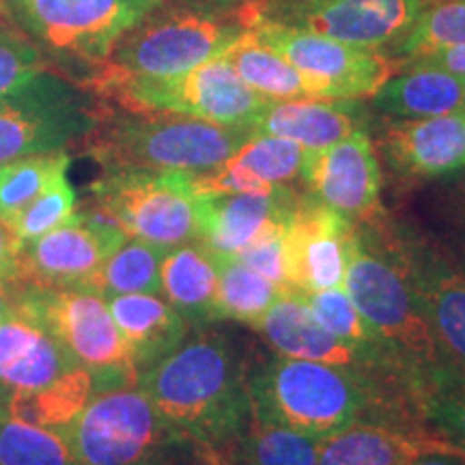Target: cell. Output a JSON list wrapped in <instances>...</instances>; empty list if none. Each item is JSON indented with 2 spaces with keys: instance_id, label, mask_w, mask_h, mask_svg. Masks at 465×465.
I'll use <instances>...</instances> for the list:
<instances>
[{
  "instance_id": "6da1fadb",
  "label": "cell",
  "mask_w": 465,
  "mask_h": 465,
  "mask_svg": "<svg viewBox=\"0 0 465 465\" xmlns=\"http://www.w3.org/2000/svg\"><path fill=\"white\" fill-rule=\"evenodd\" d=\"M252 420L323 440L353 424H383L422 435L420 401L407 388L339 366L263 353L248 377Z\"/></svg>"
},
{
  "instance_id": "7a4b0ae2",
  "label": "cell",
  "mask_w": 465,
  "mask_h": 465,
  "mask_svg": "<svg viewBox=\"0 0 465 465\" xmlns=\"http://www.w3.org/2000/svg\"><path fill=\"white\" fill-rule=\"evenodd\" d=\"M261 349L220 323L188 336L138 377L162 418L207 450L237 441L252 424L248 377Z\"/></svg>"
},
{
  "instance_id": "3957f363",
  "label": "cell",
  "mask_w": 465,
  "mask_h": 465,
  "mask_svg": "<svg viewBox=\"0 0 465 465\" xmlns=\"http://www.w3.org/2000/svg\"><path fill=\"white\" fill-rule=\"evenodd\" d=\"M250 127L218 125L173 113L130 110L102 102L95 125L80 143L104 173L213 171L248 141Z\"/></svg>"
},
{
  "instance_id": "277c9868",
  "label": "cell",
  "mask_w": 465,
  "mask_h": 465,
  "mask_svg": "<svg viewBox=\"0 0 465 465\" xmlns=\"http://www.w3.org/2000/svg\"><path fill=\"white\" fill-rule=\"evenodd\" d=\"M342 289L371 328L424 381L440 371L455 366L441 351L431 325L383 240L377 216L366 223H356L349 232Z\"/></svg>"
},
{
  "instance_id": "5b68a950",
  "label": "cell",
  "mask_w": 465,
  "mask_h": 465,
  "mask_svg": "<svg viewBox=\"0 0 465 465\" xmlns=\"http://www.w3.org/2000/svg\"><path fill=\"white\" fill-rule=\"evenodd\" d=\"M54 431L78 465H209V450L168 424L138 383L93 394Z\"/></svg>"
},
{
  "instance_id": "8992f818",
  "label": "cell",
  "mask_w": 465,
  "mask_h": 465,
  "mask_svg": "<svg viewBox=\"0 0 465 465\" xmlns=\"http://www.w3.org/2000/svg\"><path fill=\"white\" fill-rule=\"evenodd\" d=\"M243 33L246 26L232 5L164 0L116 42L97 74L147 78L183 74L223 56Z\"/></svg>"
},
{
  "instance_id": "52a82bcc",
  "label": "cell",
  "mask_w": 465,
  "mask_h": 465,
  "mask_svg": "<svg viewBox=\"0 0 465 465\" xmlns=\"http://www.w3.org/2000/svg\"><path fill=\"white\" fill-rule=\"evenodd\" d=\"M164 0H7L9 20L42 52L52 72L84 86L116 42Z\"/></svg>"
},
{
  "instance_id": "ba28073f",
  "label": "cell",
  "mask_w": 465,
  "mask_h": 465,
  "mask_svg": "<svg viewBox=\"0 0 465 465\" xmlns=\"http://www.w3.org/2000/svg\"><path fill=\"white\" fill-rule=\"evenodd\" d=\"M102 102L130 110L173 113L229 127H250L272 100L243 83L223 56L190 72L160 75L97 74L86 84Z\"/></svg>"
},
{
  "instance_id": "9c48e42d",
  "label": "cell",
  "mask_w": 465,
  "mask_h": 465,
  "mask_svg": "<svg viewBox=\"0 0 465 465\" xmlns=\"http://www.w3.org/2000/svg\"><path fill=\"white\" fill-rule=\"evenodd\" d=\"M15 308L42 323L78 366L93 375L97 392L136 386L138 371L106 300L86 287L52 289L20 282Z\"/></svg>"
},
{
  "instance_id": "30bf717a",
  "label": "cell",
  "mask_w": 465,
  "mask_h": 465,
  "mask_svg": "<svg viewBox=\"0 0 465 465\" xmlns=\"http://www.w3.org/2000/svg\"><path fill=\"white\" fill-rule=\"evenodd\" d=\"M102 100L56 72H44L0 95V164L80 144L95 125Z\"/></svg>"
},
{
  "instance_id": "8fae6325",
  "label": "cell",
  "mask_w": 465,
  "mask_h": 465,
  "mask_svg": "<svg viewBox=\"0 0 465 465\" xmlns=\"http://www.w3.org/2000/svg\"><path fill=\"white\" fill-rule=\"evenodd\" d=\"M89 192L134 240L162 248L199 240V190L192 174L110 171Z\"/></svg>"
},
{
  "instance_id": "7c38bea8",
  "label": "cell",
  "mask_w": 465,
  "mask_h": 465,
  "mask_svg": "<svg viewBox=\"0 0 465 465\" xmlns=\"http://www.w3.org/2000/svg\"><path fill=\"white\" fill-rule=\"evenodd\" d=\"M377 224L441 351L465 373V272L429 231L386 212Z\"/></svg>"
},
{
  "instance_id": "4fadbf2b",
  "label": "cell",
  "mask_w": 465,
  "mask_h": 465,
  "mask_svg": "<svg viewBox=\"0 0 465 465\" xmlns=\"http://www.w3.org/2000/svg\"><path fill=\"white\" fill-rule=\"evenodd\" d=\"M422 0H246L237 15L250 31L259 25L317 33L369 50H388L411 26Z\"/></svg>"
},
{
  "instance_id": "5bb4252c",
  "label": "cell",
  "mask_w": 465,
  "mask_h": 465,
  "mask_svg": "<svg viewBox=\"0 0 465 465\" xmlns=\"http://www.w3.org/2000/svg\"><path fill=\"white\" fill-rule=\"evenodd\" d=\"M250 330H254L261 336V341L281 356L312 360V362L356 371V373L369 375L383 383L407 388V391L416 392L418 401H420L424 380L410 364L394 356L366 353L362 349L336 339L312 317L311 308L306 306L300 291H284L281 298L270 306V311Z\"/></svg>"
},
{
  "instance_id": "9a60e30c",
  "label": "cell",
  "mask_w": 465,
  "mask_h": 465,
  "mask_svg": "<svg viewBox=\"0 0 465 465\" xmlns=\"http://www.w3.org/2000/svg\"><path fill=\"white\" fill-rule=\"evenodd\" d=\"M250 31L308 75L323 100H371L401 69L386 52L356 48L300 28L259 25Z\"/></svg>"
},
{
  "instance_id": "2e32d148",
  "label": "cell",
  "mask_w": 465,
  "mask_h": 465,
  "mask_svg": "<svg viewBox=\"0 0 465 465\" xmlns=\"http://www.w3.org/2000/svg\"><path fill=\"white\" fill-rule=\"evenodd\" d=\"M300 182L308 194L353 224L383 212L381 164L369 130L353 132L330 147L306 151Z\"/></svg>"
},
{
  "instance_id": "e0dca14e",
  "label": "cell",
  "mask_w": 465,
  "mask_h": 465,
  "mask_svg": "<svg viewBox=\"0 0 465 465\" xmlns=\"http://www.w3.org/2000/svg\"><path fill=\"white\" fill-rule=\"evenodd\" d=\"M371 138L386 171L410 188L452 177L465 168L461 113L429 119H381Z\"/></svg>"
},
{
  "instance_id": "ac0fdd59",
  "label": "cell",
  "mask_w": 465,
  "mask_h": 465,
  "mask_svg": "<svg viewBox=\"0 0 465 465\" xmlns=\"http://www.w3.org/2000/svg\"><path fill=\"white\" fill-rule=\"evenodd\" d=\"M351 229V220L306 190L300 192L282 231L289 287L300 293L341 289L345 282V242Z\"/></svg>"
},
{
  "instance_id": "d6986e66",
  "label": "cell",
  "mask_w": 465,
  "mask_h": 465,
  "mask_svg": "<svg viewBox=\"0 0 465 465\" xmlns=\"http://www.w3.org/2000/svg\"><path fill=\"white\" fill-rule=\"evenodd\" d=\"M300 192L281 185L270 194L199 192V240L223 254H237L270 232L284 231Z\"/></svg>"
},
{
  "instance_id": "ffe728a7",
  "label": "cell",
  "mask_w": 465,
  "mask_h": 465,
  "mask_svg": "<svg viewBox=\"0 0 465 465\" xmlns=\"http://www.w3.org/2000/svg\"><path fill=\"white\" fill-rule=\"evenodd\" d=\"M113 252L114 248L104 237L74 216L69 224L22 243L20 278L15 284L28 282L52 289L86 287Z\"/></svg>"
},
{
  "instance_id": "44dd1931",
  "label": "cell",
  "mask_w": 465,
  "mask_h": 465,
  "mask_svg": "<svg viewBox=\"0 0 465 465\" xmlns=\"http://www.w3.org/2000/svg\"><path fill=\"white\" fill-rule=\"evenodd\" d=\"M369 127L371 116L362 100H272L252 132L287 138L315 151Z\"/></svg>"
},
{
  "instance_id": "7402d4cb",
  "label": "cell",
  "mask_w": 465,
  "mask_h": 465,
  "mask_svg": "<svg viewBox=\"0 0 465 465\" xmlns=\"http://www.w3.org/2000/svg\"><path fill=\"white\" fill-rule=\"evenodd\" d=\"M75 366L61 342L17 308L0 322V392L39 391Z\"/></svg>"
},
{
  "instance_id": "603a6c76",
  "label": "cell",
  "mask_w": 465,
  "mask_h": 465,
  "mask_svg": "<svg viewBox=\"0 0 465 465\" xmlns=\"http://www.w3.org/2000/svg\"><path fill=\"white\" fill-rule=\"evenodd\" d=\"M424 452L465 457L449 441L383 424H353L317 440V465H410Z\"/></svg>"
},
{
  "instance_id": "cb8c5ba5",
  "label": "cell",
  "mask_w": 465,
  "mask_h": 465,
  "mask_svg": "<svg viewBox=\"0 0 465 465\" xmlns=\"http://www.w3.org/2000/svg\"><path fill=\"white\" fill-rule=\"evenodd\" d=\"M465 78L440 67L407 63L371 97L381 119H429L461 113Z\"/></svg>"
},
{
  "instance_id": "d4e9b609",
  "label": "cell",
  "mask_w": 465,
  "mask_h": 465,
  "mask_svg": "<svg viewBox=\"0 0 465 465\" xmlns=\"http://www.w3.org/2000/svg\"><path fill=\"white\" fill-rule=\"evenodd\" d=\"M116 328L130 349L138 377L182 342L190 325L158 293H127L108 298Z\"/></svg>"
},
{
  "instance_id": "484cf974",
  "label": "cell",
  "mask_w": 465,
  "mask_h": 465,
  "mask_svg": "<svg viewBox=\"0 0 465 465\" xmlns=\"http://www.w3.org/2000/svg\"><path fill=\"white\" fill-rule=\"evenodd\" d=\"M160 293L190 328L223 323L216 306V250L201 240L168 250L160 270Z\"/></svg>"
},
{
  "instance_id": "4316f807",
  "label": "cell",
  "mask_w": 465,
  "mask_h": 465,
  "mask_svg": "<svg viewBox=\"0 0 465 465\" xmlns=\"http://www.w3.org/2000/svg\"><path fill=\"white\" fill-rule=\"evenodd\" d=\"M223 58L250 89L267 100H323L319 86L281 52L246 31Z\"/></svg>"
},
{
  "instance_id": "83f0119b",
  "label": "cell",
  "mask_w": 465,
  "mask_h": 465,
  "mask_svg": "<svg viewBox=\"0 0 465 465\" xmlns=\"http://www.w3.org/2000/svg\"><path fill=\"white\" fill-rule=\"evenodd\" d=\"M93 394V375L83 366H75L39 391L7 392L3 401V414L35 427L61 429L84 410Z\"/></svg>"
},
{
  "instance_id": "f1b7e54d",
  "label": "cell",
  "mask_w": 465,
  "mask_h": 465,
  "mask_svg": "<svg viewBox=\"0 0 465 465\" xmlns=\"http://www.w3.org/2000/svg\"><path fill=\"white\" fill-rule=\"evenodd\" d=\"M218 319L252 328L287 289L243 265L235 254L216 252ZM291 289V287H289Z\"/></svg>"
},
{
  "instance_id": "f546056e",
  "label": "cell",
  "mask_w": 465,
  "mask_h": 465,
  "mask_svg": "<svg viewBox=\"0 0 465 465\" xmlns=\"http://www.w3.org/2000/svg\"><path fill=\"white\" fill-rule=\"evenodd\" d=\"M209 465H317V440L252 420L240 440L212 450Z\"/></svg>"
},
{
  "instance_id": "4dcf8cb0",
  "label": "cell",
  "mask_w": 465,
  "mask_h": 465,
  "mask_svg": "<svg viewBox=\"0 0 465 465\" xmlns=\"http://www.w3.org/2000/svg\"><path fill=\"white\" fill-rule=\"evenodd\" d=\"M168 250L130 237L104 261L86 289L104 300L127 293H160V270Z\"/></svg>"
},
{
  "instance_id": "1f68e13d",
  "label": "cell",
  "mask_w": 465,
  "mask_h": 465,
  "mask_svg": "<svg viewBox=\"0 0 465 465\" xmlns=\"http://www.w3.org/2000/svg\"><path fill=\"white\" fill-rule=\"evenodd\" d=\"M465 44V0H422L411 26L386 54L401 67L431 52Z\"/></svg>"
},
{
  "instance_id": "d6a6232c",
  "label": "cell",
  "mask_w": 465,
  "mask_h": 465,
  "mask_svg": "<svg viewBox=\"0 0 465 465\" xmlns=\"http://www.w3.org/2000/svg\"><path fill=\"white\" fill-rule=\"evenodd\" d=\"M72 158L67 151L26 155L0 164V220L11 226L31 203L37 199L56 174L65 173Z\"/></svg>"
},
{
  "instance_id": "836d02e7",
  "label": "cell",
  "mask_w": 465,
  "mask_h": 465,
  "mask_svg": "<svg viewBox=\"0 0 465 465\" xmlns=\"http://www.w3.org/2000/svg\"><path fill=\"white\" fill-rule=\"evenodd\" d=\"M424 427L465 455V373L457 366L440 371L420 391Z\"/></svg>"
},
{
  "instance_id": "e575fe53",
  "label": "cell",
  "mask_w": 465,
  "mask_h": 465,
  "mask_svg": "<svg viewBox=\"0 0 465 465\" xmlns=\"http://www.w3.org/2000/svg\"><path fill=\"white\" fill-rule=\"evenodd\" d=\"M302 298H304L306 306L311 308L312 317H315L330 334H334L336 339L362 349L366 353L401 358L399 353L394 351L373 328H371V323L360 315L356 304H353L351 298L347 295V291L342 287L315 291V293H302Z\"/></svg>"
},
{
  "instance_id": "d590c367",
  "label": "cell",
  "mask_w": 465,
  "mask_h": 465,
  "mask_svg": "<svg viewBox=\"0 0 465 465\" xmlns=\"http://www.w3.org/2000/svg\"><path fill=\"white\" fill-rule=\"evenodd\" d=\"M0 465H78V461L54 429L0 414Z\"/></svg>"
},
{
  "instance_id": "8d00e7d4",
  "label": "cell",
  "mask_w": 465,
  "mask_h": 465,
  "mask_svg": "<svg viewBox=\"0 0 465 465\" xmlns=\"http://www.w3.org/2000/svg\"><path fill=\"white\" fill-rule=\"evenodd\" d=\"M306 149L287 138L252 132L246 143L231 155L232 162L246 168L254 177L274 185H291L300 179Z\"/></svg>"
},
{
  "instance_id": "74e56055",
  "label": "cell",
  "mask_w": 465,
  "mask_h": 465,
  "mask_svg": "<svg viewBox=\"0 0 465 465\" xmlns=\"http://www.w3.org/2000/svg\"><path fill=\"white\" fill-rule=\"evenodd\" d=\"M75 207H78L75 192L74 185L69 183L65 171L52 179L48 188L11 223L9 229L14 231L20 243L37 240V237L58 229V226L72 223L75 216Z\"/></svg>"
},
{
  "instance_id": "f35d334b",
  "label": "cell",
  "mask_w": 465,
  "mask_h": 465,
  "mask_svg": "<svg viewBox=\"0 0 465 465\" xmlns=\"http://www.w3.org/2000/svg\"><path fill=\"white\" fill-rule=\"evenodd\" d=\"M44 72L52 69L37 45L14 25H0V95H9Z\"/></svg>"
},
{
  "instance_id": "ab89813d",
  "label": "cell",
  "mask_w": 465,
  "mask_h": 465,
  "mask_svg": "<svg viewBox=\"0 0 465 465\" xmlns=\"http://www.w3.org/2000/svg\"><path fill=\"white\" fill-rule=\"evenodd\" d=\"M235 257L240 259L243 265H248L250 270L259 272L261 276H265L270 282H274L282 289H289L287 265H284L282 231L270 232V235L252 242L250 246L240 250Z\"/></svg>"
},
{
  "instance_id": "60d3db41",
  "label": "cell",
  "mask_w": 465,
  "mask_h": 465,
  "mask_svg": "<svg viewBox=\"0 0 465 465\" xmlns=\"http://www.w3.org/2000/svg\"><path fill=\"white\" fill-rule=\"evenodd\" d=\"M20 246L14 231L0 220V278L17 282L20 278Z\"/></svg>"
},
{
  "instance_id": "b9f144b4",
  "label": "cell",
  "mask_w": 465,
  "mask_h": 465,
  "mask_svg": "<svg viewBox=\"0 0 465 465\" xmlns=\"http://www.w3.org/2000/svg\"><path fill=\"white\" fill-rule=\"evenodd\" d=\"M411 63H422V65L440 67L444 72L461 75L465 78V44L463 45H450V48H441L438 52H431V54L416 58Z\"/></svg>"
},
{
  "instance_id": "7bdbcfd3",
  "label": "cell",
  "mask_w": 465,
  "mask_h": 465,
  "mask_svg": "<svg viewBox=\"0 0 465 465\" xmlns=\"http://www.w3.org/2000/svg\"><path fill=\"white\" fill-rule=\"evenodd\" d=\"M459 177L452 182V185L446 192V216H449V229H465V168L455 173Z\"/></svg>"
},
{
  "instance_id": "ee69618b",
  "label": "cell",
  "mask_w": 465,
  "mask_h": 465,
  "mask_svg": "<svg viewBox=\"0 0 465 465\" xmlns=\"http://www.w3.org/2000/svg\"><path fill=\"white\" fill-rule=\"evenodd\" d=\"M433 237L441 243V246L449 250V254L455 259V263L465 272V229H450V231H444V235H433Z\"/></svg>"
},
{
  "instance_id": "f6af8a7d",
  "label": "cell",
  "mask_w": 465,
  "mask_h": 465,
  "mask_svg": "<svg viewBox=\"0 0 465 465\" xmlns=\"http://www.w3.org/2000/svg\"><path fill=\"white\" fill-rule=\"evenodd\" d=\"M15 298H17L15 282L7 281V278H0V322L15 311Z\"/></svg>"
},
{
  "instance_id": "bcb514c9",
  "label": "cell",
  "mask_w": 465,
  "mask_h": 465,
  "mask_svg": "<svg viewBox=\"0 0 465 465\" xmlns=\"http://www.w3.org/2000/svg\"><path fill=\"white\" fill-rule=\"evenodd\" d=\"M410 465H465V457L449 455V452H424Z\"/></svg>"
},
{
  "instance_id": "7dc6e473",
  "label": "cell",
  "mask_w": 465,
  "mask_h": 465,
  "mask_svg": "<svg viewBox=\"0 0 465 465\" xmlns=\"http://www.w3.org/2000/svg\"><path fill=\"white\" fill-rule=\"evenodd\" d=\"M0 25H14L9 20V9H7V0H0Z\"/></svg>"
},
{
  "instance_id": "c3c4849f",
  "label": "cell",
  "mask_w": 465,
  "mask_h": 465,
  "mask_svg": "<svg viewBox=\"0 0 465 465\" xmlns=\"http://www.w3.org/2000/svg\"><path fill=\"white\" fill-rule=\"evenodd\" d=\"M220 3H224V5H232V7H237V5L246 3V0H220Z\"/></svg>"
},
{
  "instance_id": "681fc988",
  "label": "cell",
  "mask_w": 465,
  "mask_h": 465,
  "mask_svg": "<svg viewBox=\"0 0 465 465\" xmlns=\"http://www.w3.org/2000/svg\"><path fill=\"white\" fill-rule=\"evenodd\" d=\"M7 397V392H0V414H3V401Z\"/></svg>"
},
{
  "instance_id": "f907efd6",
  "label": "cell",
  "mask_w": 465,
  "mask_h": 465,
  "mask_svg": "<svg viewBox=\"0 0 465 465\" xmlns=\"http://www.w3.org/2000/svg\"><path fill=\"white\" fill-rule=\"evenodd\" d=\"M461 116H463V119H465V106L461 108Z\"/></svg>"
}]
</instances>
